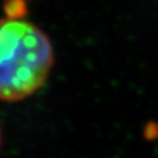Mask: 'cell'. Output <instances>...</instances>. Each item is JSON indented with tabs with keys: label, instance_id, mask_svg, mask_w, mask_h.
Instances as JSON below:
<instances>
[{
	"label": "cell",
	"instance_id": "cell-1",
	"mask_svg": "<svg viewBox=\"0 0 158 158\" xmlns=\"http://www.w3.org/2000/svg\"><path fill=\"white\" fill-rule=\"evenodd\" d=\"M49 36L21 18L0 19V101L16 102L36 94L54 66Z\"/></svg>",
	"mask_w": 158,
	"mask_h": 158
},
{
	"label": "cell",
	"instance_id": "cell-2",
	"mask_svg": "<svg viewBox=\"0 0 158 158\" xmlns=\"http://www.w3.org/2000/svg\"><path fill=\"white\" fill-rule=\"evenodd\" d=\"M0 144H2V133H0Z\"/></svg>",
	"mask_w": 158,
	"mask_h": 158
}]
</instances>
